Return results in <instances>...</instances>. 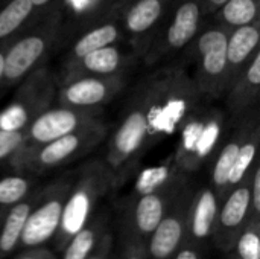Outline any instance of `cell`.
I'll return each instance as SVG.
<instances>
[{"label":"cell","instance_id":"8fae6325","mask_svg":"<svg viewBox=\"0 0 260 259\" xmlns=\"http://www.w3.org/2000/svg\"><path fill=\"white\" fill-rule=\"evenodd\" d=\"M70 186L69 180L66 183H56L47 191V195L43 197L40 205L32 206L20 238L23 247L37 249L56 235Z\"/></svg>","mask_w":260,"mask_h":259},{"label":"cell","instance_id":"44dd1931","mask_svg":"<svg viewBox=\"0 0 260 259\" xmlns=\"http://www.w3.org/2000/svg\"><path fill=\"white\" fill-rule=\"evenodd\" d=\"M259 2L260 0H227L213 14V24L230 34L238 27L259 23Z\"/></svg>","mask_w":260,"mask_h":259},{"label":"cell","instance_id":"e0dca14e","mask_svg":"<svg viewBox=\"0 0 260 259\" xmlns=\"http://www.w3.org/2000/svg\"><path fill=\"white\" fill-rule=\"evenodd\" d=\"M259 23L238 27L229 34L227 50H225L227 52V90L233 85V82L247 69L253 56L259 52Z\"/></svg>","mask_w":260,"mask_h":259},{"label":"cell","instance_id":"9a60e30c","mask_svg":"<svg viewBox=\"0 0 260 259\" xmlns=\"http://www.w3.org/2000/svg\"><path fill=\"white\" fill-rule=\"evenodd\" d=\"M184 177L178 172L168 185L155 192L137 197L133 209V231L137 238H149L163 220L171 202L184 185Z\"/></svg>","mask_w":260,"mask_h":259},{"label":"cell","instance_id":"836d02e7","mask_svg":"<svg viewBox=\"0 0 260 259\" xmlns=\"http://www.w3.org/2000/svg\"><path fill=\"white\" fill-rule=\"evenodd\" d=\"M52 2H55V0H30V3L35 8V11H44Z\"/></svg>","mask_w":260,"mask_h":259},{"label":"cell","instance_id":"83f0119b","mask_svg":"<svg viewBox=\"0 0 260 259\" xmlns=\"http://www.w3.org/2000/svg\"><path fill=\"white\" fill-rule=\"evenodd\" d=\"M29 191V182L20 176H9L0 180V206L20 203Z\"/></svg>","mask_w":260,"mask_h":259},{"label":"cell","instance_id":"ba28073f","mask_svg":"<svg viewBox=\"0 0 260 259\" xmlns=\"http://www.w3.org/2000/svg\"><path fill=\"white\" fill-rule=\"evenodd\" d=\"M104 133H105V130H104L102 124L75 131L72 134L62 136L49 143L37 147L21 157L11 159V165H12V168L20 169V171L29 169V171H35V172H41L49 168H55V166L70 160L76 154L94 147L104 137Z\"/></svg>","mask_w":260,"mask_h":259},{"label":"cell","instance_id":"ac0fdd59","mask_svg":"<svg viewBox=\"0 0 260 259\" xmlns=\"http://www.w3.org/2000/svg\"><path fill=\"white\" fill-rule=\"evenodd\" d=\"M260 93V50L253 56L247 69L225 93V105L233 116L248 111L259 99Z\"/></svg>","mask_w":260,"mask_h":259},{"label":"cell","instance_id":"e575fe53","mask_svg":"<svg viewBox=\"0 0 260 259\" xmlns=\"http://www.w3.org/2000/svg\"><path fill=\"white\" fill-rule=\"evenodd\" d=\"M20 259H52V256L46 252H32L29 255H24Z\"/></svg>","mask_w":260,"mask_h":259},{"label":"cell","instance_id":"277c9868","mask_svg":"<svg viewBox=\"0 0 260 259\" xmlns=\"http://www.w3.org/2000/svg\"><path fill=\"white\" fill-rule=\"evenodd\" d=\"M227 38L229 32L212 23L189 44L195 61L192 81L201 96L219 98L227 92Z\"/></svg>","mask_w":260,"mask_h":259},{"label":"cell","instance_id":"8d00e7d4","mask_svg":"<svg viewBox=\"0 0 260 259\" xmlns=\"http://www.w3.org/2000/svg\"><path fill=\"white\" fill-rule=\"evenodd\" d=\"M116 2H117V0H93V3H94V5H98V6H101V5L104 6L105 3L113 5V3H116Z\"/></svg>","mask_w":260,"mask_h":259},{"label":"cell","instance_id":"ffe728a7","mask_svg":"<svg viewBox=\"0 0 260 259\" xmlns=\"http://www.w3.org/2000/svg\"><path fill=\"white\" fill-rule=\"evenodd\" d=\"M32 18H37V11L30 0H6L0 6V44L9 43Z\"/></svg>","mask_w":260,"mask_h":259},{"label":"cell","instance_id":"d590c367","mask_svg":"<svg viewBox=\"0 0 260 259\" xmlns=\"http://www.w3.org/2000/svg\"><path fill=\"white\" fill-rule=\"evenodd\" d=\"M6 44H0V82L3 81V73H5V49H6Z\"/></svg>","mask_w":260,"mask_h":259},{"label":"cell","instance_id":"603a6c76","mask_svg":"<svg viewBox=\"0 0 260 259\" xmlns=\"http://www.w3.org/2000/svg\"><path fill=\"white\" fill-rule=\"evenodd\" d=\"M32 202H20L14 205L5 217L0 227V256L11 253L18 244L24 229V223L32 209Z\"/></svg>","mask_w":260,"mask_h":259},{"label":"cell","instance_id":"6da1fadb","mask_svg":"<svg viewBox=\"0 0 260 259\" xmlns=\"http://www.w3.org/2000/svg\"><path fill=\"white\" fill-rule=\"evenodd\" d=\"M64 23V9L55 8L44 12L43 17H37L29 27L18 32L5 49V73L2 82H20L37 70L58 41Z\"/></svg>","mask_w":260,"mask_h":259},{"label":"cell","instance_id":"74e56055","mask_svg":"<svg viewBox=\"0 0 260 259\" xmlns=\"http://www.w3.org/2000/svg\"><path fill=\"white\" fill-rule=\"evenodd\" d=\"M128 259H146V256H145V253L143 252H136V253H133V255H129L128 256Z\"/></svg>","mask_w":260,"mask_h":259},{"label":"cell","instance_id":"4fadbf2b","mask_svg":"<svg viewBox=\"0 0 260 259\" xmlns=\"http://www.w3.org/2000/svg\"><path fill=\"white\" fill-rule=\"evenodd\" d=\"M245 180L225 195L222 206L218 209L213 235L222 250L235 247L238 237L250 220V179Z\"/></svg>","mask_w":260,"mask_h":259},{"label":"cell","instance_id":"30bf717a","mask_svg":"<svg viewBox=\"0 0 260 259\" xmlns=\"http://www.w3.org/2000/svg\"><path fill=\"white\" fill-rule=\"evenodd\" d=\"M172 0H126L122 12V32L128 37L136 56L146 53L155 38Z\"/></svg>","mask_w":260,"mask_h":259},{"label":"cell","instance_id":"d4e9b609","mask_svg":"<svg viewBox=\"0 0 260 259\" xmlns=\"http://www.w3.org/2000/svg\"><path fill=\"white\" fill-rule=\"evenodd\" d=\"M180 171L177 169L174 160L172 162H166L165 165H158V166H152V168H146L143 169L134 185V194L137 197H142L145 194H151L158 191L160 188H163L165 185H168Z\"/></svg>","mask_w":260,"mask_h":259},{"label":"cell","instance_id":"5bb4252c","mask_svg":"<svg viewBox=\"0 0 260 259\" xmlns=\"http://www.w3.org/2000/svg\"><path fill=\"white\" fill-rule=\"evenodd\" d=\"M126 0H117L116 3L110 5V8L105 9L96 20H93L73 41V46L64 64L73 63L105 46L116 44V41L122 35L120 18Z\"/></svg>","mask_w":260,"mask_h":259},{"label":"cell","instance_id":"5b68a950","mask_svg":"<svg viewBox=\"0 0 260 259\" xmlns=\"http://www.w3.org/2000/svg\"><path fill=\"white\" fill-rule=\"evenodd\" d=\"M203 0H172L143 60L152 66L189 46L203 27Z\"/></svg>","mask_w":260,"mask_h":259},{"label":"cell","instance_id":"8992f818","mask_svg":"<svg viewBox=\"0 0 260 259\" xmlns=\"http://www.w3.org/2000/svg\"><path fill=\"white\" fill-rule=\"evenodd\" d=\"M55 95V76L40 66L20 84L14 99L0 111L2 131H24L29 124L47 110Z\"/></svg>","mask_w":260,"mask_h":259},{"label":"cell","instance_id":"cb8c5ba5","mask_svg":"<svg viewBox=\"0 0 260 259\" xmlns=\"http://www.w3.org/2000/svg\"><path fill=\"white\" fill-rule=\"evenodd\" d=\"M257 143H259V128L257 125L254 127H247V133L244 136V140L241 143V148L238 151L233 169L229 177V192L239 186L245 179L247 174L250 172L254 160H256V153H257Z\"/></svg>","mask_w":260,"mask_h":259},{"label":"cell","instance_id":"2e32d148","mask_svg":"<svg viewBox=\"0 0 260 259\" xmlns=\"http://www.w3.org/2000/svg\"><path fill=\"white\" fill-rule=\"evenodd\" d=\"M126 64H128V56L116 44H110L73 63L64 64L61 84L82 76L122 75L123 70L126 69Z\"/></svg>","mask_w":260,"mask_h":259},{"label":"cell","instance_id":"4dcf8cb0","mask_svg":"<svg viewBox=\"0 0 260 259\" xmlns=\"http://www.w3.org/2000/svg\"><path fill=\"white\" fill-rule=\"evenodd\" d=\"M227 0H203V11L204 17L207 18L209 15H213Z\"/></svg>","mask_w":260,"mask_h":259},{"label":"cell","instance_id":"d6a6232c","mask_svg":"<svg viewBox=\"0 0 260 259\" xmlns=\"http://www.w3.org/2000/svg\"><path fill=\"white\" fill-rule=\"evenodd\" d=\"M174 259H200V256H198V253H197L195 249L186 246V247H183V249H180L177 252V255H175Z\"/></svg>","mask_w":260,"mask_h":259},{"label":"cell","instance_id":"f1b7e54d","mask_svg":"<svg viewBox=\"0 0 260 259\" xmlns=\"http://www.w3.org/2000/svg\"><path fill=\"white\" fill-rule=\"evenodd\" d=\"M24 142V131H2L0 130V160L11 157Z\"/></svg>","mask_w":260,"mask_h":259},{"label":"cell","instance_id":"1f68e13d","mask_svg":"<svg viewBox=\"0 0 260 259\" xmlns=\"http://www.w3.org/2000/svg\"><path fill=\"white\" fill-rule=\"evenodd\" d=\"M108 250H110V238L105 237L104 241L101 243L99 249L94 253H91L87 259H107L108 258Z\"/></svg>","mask_w":260,"mask_h":259},{"label":"cell","instance_id":"3957f363","mask_svg":"<svg viewBox=\"0 0 260 259\" xmlns=\"http://www.w3.org/2000/svg\"><path fill=\"white\" fill-rule=\"evenodd\" d=\"M224 130V114L216 108H197L183 122L175 151L180 172L197 171L216 150Z\"/></svg>","mask_w":260,"mask_h":259},{"label":"cell","instance_id":"f546056e","mask_svg":"<svg viewBox=\"0 0 260 259\" xmlns=\"http://www.w3.org/2000/svg\"><path fill=\"white\" fill-rule=\"evenodd\" d=\"M260 217V168L254 165L250 180V221H259Z\"/></svg>","mask_w":260,"mask_h":259},{"label":"cell","instance_id":"484cf974","mask_svg":"<svg viewBox=\"0 0 260 259\" xmlns=\"http://www.w3.org/2000/svg\"><path fill=\"white\" fill-rule=\"evenodd\" d=\"M101 232V223L93 221L82 227L76 235H73L64 249L62 259H87L98 244V237Z\"/></svg>","mask_w":260,"mask_h":259},{"label":"cell","instance_id":"52a82bcc","mask_svg":"<svg viewBox=\"0 0 260 259\" xmlns=\"http://www.w3.org/2000/svg\"><path fill=\"white\" fill-rule=\"evenodd\" d=\"M99 108H75V107H49L38 114L24 130V142L9 159H17L37 147L49 143L75 131L101 125Z\"/></svg>","mask_w":260,"mask_h":259},{"label":"cell","instance_id":"7402d4cb","mask_svg":"<svg viewBox=\"0 0 260 259\" xmlns=\"http://www.w3.org/2000/svg\"><path fill=\"white\" fill-rule=\"evenodd\" d=\"M247 127L244 125L239 128L230 140L225 142V145L221 148L219 154L215 159L213 169H212V182H213V191L216 192L218 198L219 195H227L229 194V177L233 169L238 151L241 148V143L244 140V136L247 133Z\"/></svg>","mask_w":260,"mask_h":259},{"label":"cell","instance_id":"9c48e42d","mask_svg":"<svg viewBox=\"0 0 260 259\" xmlns=\"http://www.w3.org/2000/svg\"><path fill=\"white\" fill-rule=\"evenodd\" d=\"M190 205L192 197L184 183L149 237V259H172L187 241Z\"/></svg>","mask_w":260,"mask_h":259},{"label":"cell","instance_id":"d6986e66","mask_svg":"<svg viewBox=\"0 0 260 259\" xmlns=\"http://www.w3.org/2000/svg\"><path fill=\"white\" fill-rule=\"evenodd\" d=\"M218 209L219 198L212 188H204L195 197H192L187 226L189 241L200 243L213 235Z\"/></svg>","mask_w":260,"mask_h":259},{"label":"cell","instance_id":"7c38bea8","mask_svg":"<svg viewBox=\"0 0 260 259\" xmlns=\"http://www.w3.org/2000/svg\"><path fill=\"white\" fill-rule=\"evenodd\" d=\"M125 87V76H82L62 82L58 90L59 105L75 108H99Z\"/></svg>","mask_w":260,"mask_h":259},{"label":"cell","instance_id":"7a4b0ae2","mask_svg":"<svg viewBox=\"0 0 260 259\" xmlns=\"http://www.w3.org/2000/svg\"><path fill=\"white\" fill-rule=\"evenodd\" d=\"M113 183L114 179L111 177L108 168L98 162L87 165L81 171L76 183L70 186L62 208L59 229L55 235L56 244H59V247L66 246L73 235L88 224L98 200Z\"/></svg>","mask_w":260,"mask_h":259},{"label":"cell","instance_id":"4316f807","mask_svg":"<svg viewBox=\"0 0 260 259\" xmlns=\"http://www.w3.org/2000/svg\"><path fill=\"white\" fill-rule=\"evenodd\" d=\"M235 246L239 259H260L259 221L248 220Z\"/></svg>","mask_w":260,"mask_h":259}]
</instances>
